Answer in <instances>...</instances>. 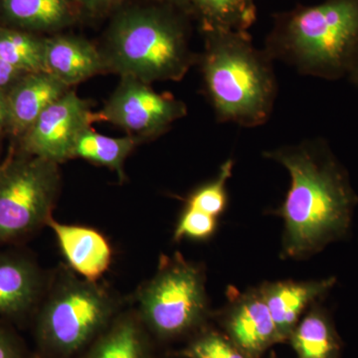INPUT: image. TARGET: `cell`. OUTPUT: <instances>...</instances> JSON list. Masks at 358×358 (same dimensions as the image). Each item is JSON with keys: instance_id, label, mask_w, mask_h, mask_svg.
<instances>
[{"instance_id": "cell-10", "label": "cell", "mask_w": 358, "mask_h": 358, "mask_svg": "<svg viewBox=\"0 0 358 358\" xmlns=\"http://www.w3.org/2000/svg\"><path fill=\"white\" fill-rule=\"evenodd\" d=\"M226 313L228 338L250 358L280 343L274 320L260 288L240 294Z\"/></svg>"}, {"instance_id": "cell-8", "label": "cell", "mask_w": 358, "mask_h": 358, "mask_svg": "<svg viewBox=\"0 0 358 358\" xmlns=\"http://www.w3.org/2000/svg\"><path fill=\"white\" fill-rule=\"evenodd\" d=\"M185 103L133 77H122L99 119L143 136H157L186 115Z\"/></svg>"}, {"instance_id": "cell-31", "label": "cell", "mask_w": 358, "mask_h": 358, "mask_svg": "<svg viewBox=\"0 0 358 358\" xmlns=\"http://www.w3.org/2000/svg\"><path fill=\"white\" fill-rule=\"evenodd\" d=\"M4 133V131L3 129H0V140H1V136H2V134H3Z\"/></svg>"}, {"instance_id": "cell-11", "label": "cell", "mask_w": 358, "mask_h": 358, "mask_svg": "<svg viewBox=\"0 0 358 358\" xmlns=\"http://www.w3.org/2000/svg\"><path fill=\"white\" fill-rule=\"evenodd\" d=\"M69 87L48 72L25 73L6 92V131L20 140L49 106Z\"/></svg>"}, {"instance_id": "cell-23", "label": "cell", "mask_w": 358, "mask_h": 358, "mask_svg": "<svg viewBox=\"0 0 358 358\" xmlns=\"http://www.w3.org/2000/svg\"><path fill=\"white\" fill-rule=\"evenodd\" d=\"M185 358H250L229 338L207 331L179 352Z\"/></svg>"}, {"instance_id": "cell-26", "label": "cell", "mask_w": 358, "mask_h": 358, "mask_svg": "<svg viewBox=\"0 0 358 358\" xmlns=\"http://www.w3.org/2000/svg\"><path fill=\"white\" fill-rule=\"evenodd\" d=\"M25 73L9 65L0 56V90L6 92Z\"/></svg>"}, {"instance_id": "cell-16", "label": "cell", "mask_w": 358, "mask_h": 358, "mask_svg": "<svg viewBox=\"0 0 358 358\" xmlns=\"http://www.w3.org/2000/svg\"><path fill=\"white\" fill-rule=\"evenodd\" d=\"M83 358H150L143 322L133 315L115 320L93 341Z\"/></svg>"}, {"instance_id": "cell-19", "label": "cell", "mask_w": 358, "mask_h": 358, "mask_svg": "<svg viewBox=\"0 0 358 358\" xmlns=\"http://www.w3.org/2000/svg\"><path fill=\"white\" fill-rule=\"evenodd\" d=\"M136 141L138 140L131 136L110 138L96 133L90 127L78 138L73 157H81L94 164L109 167L122 178L124 160L133 152Z\"/></svg>"}, {"instance_id": "cell-15", "label": "cell", "mask_w": 358, "mask_h": 358, "mask_svg": "<svg viewBox=\"0 0 358 358\" xmlns=\"http://www.w3.org/2000/svg\"><path fill=\"white\" fill-rule=\"evenodd\" d=\"M44 62L45 71L68 87L108 68L102 53L89 42L75 37L44 39Z\"/></svg>"}, {"instance_id": "cell-28", "label": "cell", "mask_w": 358, "mask_h": 358, "mask_svg": "<svg viewBox=\"0 0 358 358\" xmlns=\"http://www.w3.org/2000/svg\"><path fill=\"white\" fill-rule=\"evenodd\" d=\"M85 6L91 9H101L103 7L110 6L115 0H78Z\"/></svg>"}, {"instance_id": "cell-21", "label": "cell", "mask_w": 358, "mask_h": 358, "mask_svg": "<svg viewBox=\"0 0 358 358\" xmlns=\"http://www.w3.org/2000/svg\"><path fill=\"white\" fill-rule=\"evenodd\" d=\"M0 56L21 72H46L44 39L29 33L0 28Z\"/></svg>"}, {"instance_id": "cell-5", "label": "cell", "mask_w": 358, "mask_h": 358, "mask_svg": "<svg viewBox=\"0 0 358 358\" xmlns=\"http://www.w3.org/2000/svg\"><path fill=\"white\" fill-rule=\"evenodd\" d=\"M114 310L110 294L96 282L67 278L37 315L35 336L40 350L55 358L75 355L110 326Z\"/></svg>"}, {"instance_id": "cell-24", "label": "cell", "mask_w": 358, "mask_h": 358, "mask_svg": "<svg viewBox=\"0 0 358 358\" xmlns=\"http://www.w3.org/2000/svg\"><path fill=\"white\" fill-rule=\"evenodd\" d=\"M217 227V218L197 209L188 207L179 219L174 231V240L190 238V239L204 240L211 237Z\"/></svg>"}, {"instance_id": "cell-17", "label": "cell", "mask_w": 358, "mask_h": 358, "mask_svg": "<svg viewBox=\"0 0 358 358\" xmlns=\"http://www.w3.org/2000/svg\"><path fill=\"white\" fill-rule=\"evenodd\" d=\"M299 358H341V343L324 310L313 308L289 338Z\"/></svg>"}, {"instance_id": "cell-12", "label": "cell", "mask_w": 358, "mask_h": 358, "mask_svg": "<svg viewBox=\"0 0 358 358\" xmlns=\"http://www.w3.org/2000/svg\"><path fill=\"white\" fill-rule=\"evenodd\" d=\"M43 288L38 266L17 252L0 253V317L22 320L35 310Z\"/></svg>"}, {"instance_id": "cell-6", "label": "cell", "mask_w": 358, "mask_h": 358, "mask_svg": "<svg viewBox=\"0 0 358 358\" xmlns=\"http://www.w3.org/2000/svg\"><path fill=\"white\" fill-rule=\"evenodd\" d=\"M60 187L58 164L16 150L0 164V246L47 225Z\"/></svg>"}, {"instance_id": "cell-29", "label": "cell", "mask_w": 358, "mask_h": 358, "mask_svg": "<svg viewBox=\"0 0 358 358\" xmlns=\"http://www.w3.org/2000/svg\"><path fill=\"white\" fill-rule=\"evenodd\" d=\"M346 78H348L355 86L358 87V51Z\"/></svg>"}, {"instance_id": "cell-14", "label": "cell", "mask_w": 358, "mask_h": 358, "mask_svg": "<svg viewBox=\"0 0 358 358\" xmlns=\"http://www.w3.org/2000/svg\"><path fill=\"white\" fill-rule=\"evenodd\" d=\"M334 282V278H329L320 281L268 282L260 287L280 341L289 338L308 306L333 288Z\"/></svg>"}, {"instance_id": "cell-30", "label": "cell", "mask_w": 358, "mask_h": 358, "mask_svg": "<svg viewBox=\"0 0 358 358\" xmlns=\"http://www.w3.org/2000/svg\"><path fill=\"white\" fill-rule=\"evenodd\" d=\"M162 1L169 2V3L176 4L182 7H187L192 6L190 0H162Z\"/></svg>"}, {"instance_id": "cell-27", "label": "cell", "mask_w": 358, "mask_h": 358, "mask_svg": "<svg viewBox=\"0 0 358 358\" xmlns=\"http://www.w3.org/2000/svg\"><path fill=\"white\" fill-rule=\"evenodd\" d=\"M7 124V101L6 92L0 90V129L6 131Z\"/></svg>"}, {"instance_id": "cell-4", "label": "cell", "mask_w": 358, "mask_h": 358, "mask_svg": "<svg viewBox=\"0 0 358 358\" xmlns=\"http://www.w3.org/2000/svg\"><path fill=\"white\" fill-rule=\"evenodd\" d=\"M105 57L122 77L143 83L178 81L193 62L185 27L176 14L152 8L124 14L115 22Z\"/></svg>"}, {"instance_id": "cell-9", "label": "cell", "mask_w": 358, "mask_h": 358, "mask_svg": "<svg viewBox=\"0 0 358 358\" xmlns=\"http://www.w3.org/2000/svg\"><path fill=\"white\" fill-rule=\"evenodd\" d=\"M95 115L88 103L68 91L39 115L18 140V150L26 154L61 164L73 159L80 134L91 127Z\"/></svg>"}, {"instance_id": "cell-18", "label": "cell", "mask_w": 358, "mask_h": 358, "mask_svg": "<svg viewBox=\"0 0 358 358\" xmlns=\"http://www.w3.org/2000/svg\"><path fill=\"white\" fill-rule=\"evenodd\" d=\"M0 6L7 20L27 29H55L72 15L68 0H0Z\"/></svg>"}, {"instance_id": "cell-1", "label": "cell", "mask_w": 358, "mask_h": 358, "mask_svg": "<svg viewBox=\"0 0 358 358\" xmlns=\"http://www.w3.org/2000/svg\"><path fill=\"white\" fill-rule=\"evenodd\" d=\"M289 171L291 185L277 214L284 219V255L301 259L348 232L357 196L324 141H308L264 152Z\"/></svg>"}, {"instance_id": "cell-2", "label": "cell", "mask_w": 358, "mask_h": 358, "mask_svg": "<svg viewBox=\"0 0 358 358\" xmlns=\"http://www.w3.org/2000/svg\"><path fill=\"white\" fill-rule=\"evenodd\" d=\"M264 50L306 76L348 77L358 51V0H322L275 14Z\"/></svg>"}, {"instance_id": "cell-20", "label": "cell", "mask_w": 358, "mask_h": 358, "mask_svg": "<svg viewBox=\"0 0 358 358\" xmlns=\"http://www.w3.org/2000/svg\"><path fill=\"white\" fill-rule=\"evenodd\" d=\"M203 29L248 31L257 20L255 0H190Z\"/></svg>"}, {"instance_id": "cell-3", "label": "cell", "mask_w": 358, "mask_h": 358, "mask_svg": "<svg viewBox=\"0 0 358 358\" xmlns=\"http://www.w3.org/2000/svg\"><path fill=\"white\" fill-rule=\"evenodd\" d=\"M201 71L216 117L244 128L268 121L278 96L274 61L248 31L207 29Z\"/></svg>"}, {"instance_id": "cell-22", "label": "cell", "mask_w": 358, "mask_h": 358, "mask_svg": "<svg viewBox=\"0 0 358 358\" xmlns=\"http://www.w3.org/2000/svg\"><path fill=\"white\" fill-rule=\"evenodd\" d=\"M234 162L226 160L220 166L217 176L210 182L202 185L190 195L187 206L217 218L227 205V181L232 176Z\"/></svg>"}, {"instance_id": "cell-25", "label": "cell", "mask_w": 358, "mask_h": 358, "mask_svg": "<svg viewBox=\"0 0 358 358\" xmlns=\"http://www.w3.org/2000/svg\"><path fill=\"white\" fill-rule=\"evenodd\" d=\"M0 358H28L25 346L13 329L0 320Z\"/></svg>"}, {"instance_id": "cell-13", "label": "cell", "mask_w": 358, "mask_h": 358, "mask_svg": "<svg viewBox=\"0 0 358 358\" xmlns=\"http://www.w3.org/2000/svg\"><path fill=\"white\" fill-rule=\"evenodd\" d=\"M47 225L55 233L70 267L90 282H96L109 268L113 252L102 233L84 226L61 224L51 218Z\"/></svg>"}, {"instance_id": "cell-7", "label": "cell", "mask_w": 358, "mask_h": 358, "mask_svg": "<svg viewBox=\"0 0 358 358\" xmlns=\"http://www.w3.org/2000/svg\"><path fill=\"white\" fill-rule=\"evenodd\" d=\"M141 320L157 336L176 338L201 324L207 315L204 277L181 257L166 258L138 296Z\"/></svg>"}]
</instances>
